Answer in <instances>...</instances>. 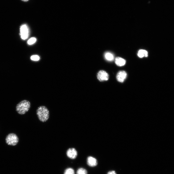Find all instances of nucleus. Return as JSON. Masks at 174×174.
Wrapping results in <instances>:
<instances>
[{"mask_svg":"<svg viewBox=\"0 0 174 174\" xmlns=\"http://www.w3.org/2000/svg\"><path fill=\"white\" fill-rule=\"evenodd\" d=\"M98 80L100 82L107 81L109 78L108 74L105 71H100L97 74Z\"/></svg>","mask_w":174,"mask_h":174,"instance_id":"20e7f679","label":"nucleus"},{"mask_svg":"<svg viewBox=\"0 0 174 174\" xmlns=\"http://www.w3.org/2000/svg\"><path fill=\"white\" fill-rule=\"evenodd\" d=\"M115 62L117 66L121 67L125 65L126 61L121 57H117L115 59Z\"/></svg>","mask_w":174,"mask_h":174,"instance_id":"1a4fd4ad","label":"nucleus"},{"mask_svg":"<svg viewBox=\"0 0 174 174\" xmlns=\"http://www.w3.org/2000/svg\"><path fill=\"white\" fill-rule=\"evenodd\" d=\"M148 52L145 50L141 49L139 50L138 53V56L140 58H143V57H148Z\"/></svg>","mask_w":174,"mask_h":174,"instance_id":"9d476101","label":"nucleus"},{"mask_svg":"<svg viewBox=\"0 0 174 174\" xmlns=\"http://www.w3.org/2000/svg\"><path fill=\"white\" fill-rule=\"evenodd\" d=\"M5 141L8 145L15 146L19 142V138L16 134L11 133L8 134L6 136Z\"/></svg>","mask_w":174,"mask_h":174,"instance_id":"7ed1b4c3","label":"nucleus"},{"mask_svg":"<svg viewBox=\"0 0 174 174\" xmlns=\"http://www.w3.org/2000/svg\"><path fill=\"white\" fill-rule=\"evenodd\" d=\"M36 114L39 120L42 122H46L49 118V111L45 106H42L38 107L36 110Z\"/></svg>","mask_w":174,"mask_h":174,"instance_id":"f03ea898","label":"nucleus"},{"mask_svg":"<svg viewBox=\"0 0 174 174\" xmlns=\"http://www.w3.org/2000/svg\"><path fill=\"white\" fill-rule=\"evenodd\" d=\"M87 165L90 167H94L97 166V159L92 156H89L87 159Z\"/></svg>","mask_w":174,"mask_h":174,"instance_id":"6e6552de","label":"nucleus"},{"mask_svg":"<svg viewBox=\"0 0 174 174\" xmlns=\"http://www.w3.org/2000/svg\"><path fill=\"white\" fill-rule=\"evenodd\" d=\"M31 107V103L29 100L25 99L17 104L16 110L20 115H24L28 112Z\"/></svg>","mask_w":174,"mask_h":174,"instance_id":"f257e3e1","label":"nucleus"},{"mask_svg":"<svg viewBox=\"0 0 174 174\" xmlns=\"http://www.w3.org/2000/svg\"><path fill=\"white\" fill-rule=\"evenodd\" d=\"M31 59L33 61H38L39 60L40 57L38 55H33L31 57Z\"/></svg>","mask_w":174,"mask_h":174,"instance_id":"2eb2a0df","label":"nucleus"},{"mask_svg":"<svg viewBox=\"0 0 174 174\" xmlns=\"http://www.w3.org/2000/svg\"><path fill=\"white\" fill-rule=\"evenodd\" d=\"M77 174H87V172L85 169L80 168L77 170Z\"/></svg>","mask_w":174,"mask_h":174,"instance_id":"f8f14e48","label":"nucleus"},{"mask_svg":"<svg viewBox=\"0 0 174 174\" xmlns=\"http://www.w3.org/2000/svg\"><path fill=\"white\" fill-rule=\"evenodd\" d=\"M104 57L106 60L109 61H112L114 59V56L113 54L110 52H107L104 54Z\"/></svg>","mask_w":174,"mask_h":174,"instance_id":"9b49d317","label":"nucleus"},{"mask_svg":"<svg viewBox=\"0 0 174 174\" xmlns=\"http://www.w3.org/2000/svg\"><path fill=\"white\" fill-rule=\"evenodd\" d=\"M37 41V39L34 38H32L28 40V43L29 45H31L35 43Z\"/></svg>","mask_w":174,"mask_h":174,"instance_id":"4468645a","label":"nucleus"},{"mask_svg":"<svg viewBox=\"0 0 174 174\" xmlns=\"http://www.w3.org/2000/svg\"><path fill=\"white\" fill-rule=\"evenodd\" d=\"M22 1L25 2H27L29 0H22Z\"/></svg>","mask_w":174,"mask_h":174,"instance_id":"f3484780","label":"nucleus"},{"mask_svg":"<svg viewBox=\"0 0 174 174\" xmlns=\"http://www.w3.org/2000/svg\"><path fill=\"white\" fill-rule=\"evenodd\" d=\"M127 76V73L125 71H119L117 75V80L119 82L123 83L126 79Z\"/></svg>","mask_w":174,"mask_h":174,"instance_id":"0eeeda50","label":"nucleus"},{"mask_svg":"<svg viewBox=\"0 0 174 174\" xmlns=\"http://www.w3.org/2000/svg\"><path fill=\"white\" fill-rule=\"evenodd\" d=\"M107 174H117L116 172L114 171H109Z\"/></svg>","mask_w":174,"mask_h":174,"instance_id":"dca6fc26","label":"nucleus"},{"mask_svg":"<svg viewBox=\"0 0 174 174\" xmlns=\"http://www.w3.org/2000/svg\"><path fill=\"white\" fill-rule=\"evenodd\" d=\"M64 174H75V172L73 168H69L64 171Z\"/></svg>","mask_w":174,"mask_h":174,"instance_id":"ddd939ff","label":"nucleus"},{"mask_svg":"<svg viewBox=\"0 0 174 174\" xmlns=\"http://www.w3.org/2000/svg\"><path fill=\"white\" fill-rule=\"evenodd\" d=\"M66 153L67 156L72 159H76L78 155L77 152L76 148L73 147L68 148Z\"/></svg>","mask_w":174,"mask_h":174,"instance_id":"39448f33","label":"nucleus"},{"mask_svg":"<svg viewBox=\"0 0 174 174\" xmlns=\"http://www.w3.org/2000/svg\"><path fill=\"white\" fill-rule=\"evenodd\" d=\"M21 38L23 40L27 39L28 36V29L26 25H23L20 29Z\"/></svg>","mask_w":174,"mask_h":174,"instance_id":"423d86ee","label":"nucleus"}]
</instances>
